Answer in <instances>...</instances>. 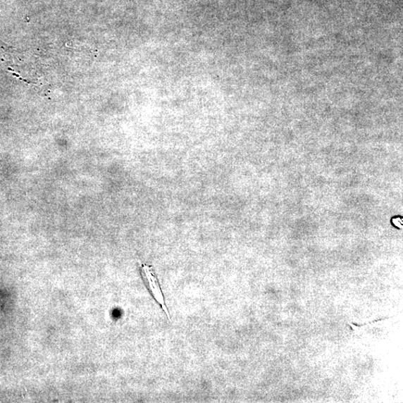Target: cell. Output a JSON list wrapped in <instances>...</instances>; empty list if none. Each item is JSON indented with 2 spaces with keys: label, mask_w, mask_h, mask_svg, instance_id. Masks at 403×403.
<instances>
[{
  "label": "cell",
  "mask_w": 403,
  "mask_h": 403,
  "mask_svg": "<svg viewBox=\"0 0 403 403\" xmlns=\"http://www.w3.org/2000/svg\"><path fill=\"white\" fill-rule=\"evenodd\" d=\"M141 273L144 283L150 293L153 296L157 304L161 306L163 312L166 313L168 319H170V313L166 305L165 297H163L157 276L152 267L143 264Z\"/></svg>",
  "instance_id": "1"
}]
</instances>
